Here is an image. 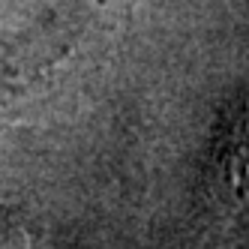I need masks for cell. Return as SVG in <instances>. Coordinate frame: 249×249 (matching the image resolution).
<instances>
[{
    "mask_svg": "<svg viewBox=\"0 0 249 249\" xmlns=\"http://www.w3.org/2000/svg\"><path fill=\"white\" fill-rule=\"evenodd\" d=\"M0 249H27V237H24V231L0 228Z\"/></svg>",
    "mask_w": 249,
    "mask_h": 249,
    "instance_id": "1",
    "label": "cell"
}]
</instances>
